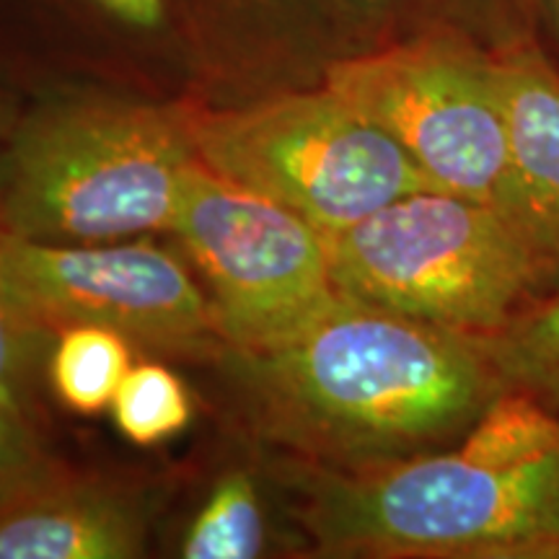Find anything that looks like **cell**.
I'll use <instances>...</instances> for the list:
<instances>
[{"mask_svg": "<svg viewBox=\"0 0 559 559\" xmlns=\"http://www.w3.org/2000/svg\"><path fill=\"white\" fill-rule=\"evenodd\" d=\"M324 241L345 298L472 337L500 330L559 272L519 221L443 190L404 194Z\"/></svg>", "mask_w": 559, "mask_h": 559, "instance_id": "cell-4", "label": "cell"}, {"mask_svg": "<svg viewBox=\"0 0 559 559\" xmlns=\"http://www.w3.org/2000/svg\"><path fill=\"white\" fill-rule=\"evenodd\" d=\"M306 523L332 555L559 559V417L502 389L449 451L321 474Z\"/></svg>", "mask_w": 559, "mask_h": 559, "instance_id": "cell-2", "label": "cell"}, {"mask_svg": "<svg viewBox=\"0 0 559 559\" xmlns=\"http://www.w3.org/2000/svg\"><path fill=\"white\" fill-rule=\"evenodd\" d=\"M321 83L386 130L438 190L498 207L534 234L510 166L492 47L464 32H423L340 55Z\"/></svg>", "mask_w": 559, "mask_h": 559, "instance_id": "cell-6", "label": "cell"}, {"mask_svg": "<svg viewBox=\"0 0 559 559\" xmlns=\"http://www.w3.org/2000/svg\"><path fill=\"white\" fill-rule=\"evenodd\" d=\"M492 50L515 185L531 228L559 260V70L523 34Z\"/></svg>", "mask_w": 559, "mask_h": 559, "instance_id": "cell-10", "label": "cell"}, {"mask_svg": "<svg viewBox=\"0 0 559 559\" xmlns=\"http://www.w3.org/2000/svg\"><path fill=\"white\" fill-rule=\"evenodd\" d=\"M24 412L0 402V498L47 469Z\"/></svg>", "mask_w": 559, "mask_h": 559, "instance_id": "cell-16", "label": "cell"}, {"mask_svg": "<svg viewBox=\"0 0 559 559\" xmlns=\"http://www.w3.org/2000/svg\"><path fill=\"white\" fill-rule=\"evenodd\" d=\"M355 16L370 24H389V21H412L409 37L423 32L451 29L445 11L459 0H342ZM453 32V29H451Z\"/></svg>", "mask_w": 559, "mask_h": 559, "instance_id": "cell-17", "label": "cell"}, {"mask_svg": "<svg viewBox=\"0 0 559 559\" xmlns=\"http://www.w3.org/2000/svg\"><path fill=\"white\" fill-rule=\"evenodd\" d=\"M111 412L124 438L138 445H156L187 428L192 402L177 373L158 362H140L124 376Z\"/></svg>", "mask_w": 559, "mask_h": 559, "instance_id": "cell-14", "label": "cell"}, {"mask_svg": "<svg viewBox=\"0 0 559 559\" xmlns=\"http://www.w3.org/2000/svg\"><path fill=\"white\" fill-rule=\"evenodd\" d=\"M104 16L138 34H156L166 26L171 0H88Z\"/></svg>", "mask_w": 559, "mask_h": 559, "instance_id": "cell-18", "label": "cell"}, {"mask_svg": "<svg viewBox=\"0 0 559 559\" xmlns=\"http://www.w3.org/2000/svg\"><path fill=\"white\" fill-rule=\"evenodd\" d=\"M549 11H551V19H555V26H557V34H559V0H547Z\"/></svg>", "mask_w": 559, "mask_h": 559, "instance_id": "cell-20", "label": "cell"}, {"mask_svg": "<svg viewBox=\"0 0 559 559\" xmlns=\"http://www.w3.org/2000/svg\"><path fill=\"white\" fill-rule=\"evenodd\" d=\"M192 109L70 96L21 115L0 179V228L55 243L171 230L198 160Z\"/></svg>", "mask_w": 559, "mask_h": 559, "instance_id": "cell-3", "label": "cell"}, {"mask_svg": "<svg viewBox=\"0 0 559 559\" xmlns=\"http://www.w3.org/2000/svg\"><path fill=\"white\" fill-rule=\"evenodd\" d=\"M198 158L313 223L353 226L404 194L438 190L386 130L324 83L228 109H192Z\"/></svg>", "mask_w": 559, "mask_h": 559, "instance_id": "cell-5", "label": "cell"}, {"mask_svg": "<svg viewBox=\"0 0 559 559\" xmlns=\"http://www.w3.org/2000/svg\"><path fill=\"white\" fill-rule=\"evenodd\" d=\"M143 542L135 502L52 466L0 498V559H124Z\"/></svg>", "mask_w": 559, "mask_h": 559, "instance_id": "cell-9", "label": "cell"}, {"mask_svg": "<svg viewBox=\"0 0 559 559\" xmlns=\"http://www.w3.org/2000/svg\"><path fill=\"white\" fill-rule=\"evenodd\" d=\"M39 337L41 334L19 317L0 288V402L16 412H24L26 373H29L32 347Z\"/></svg>", "mask_w": 559, "mask_h": 559, "instance_id": "cell-15", "label": "cell"}, {"mask_svg": "<svg viewBox=\"0 0 559 559\" xmlns=\"http://www.w3.org/2000/svg\"><path fill=\"white\" fill-rule=\"evenodd\" d=\"M502 389L521 391L559 417V293L528 300L500 330L479 334Z\"/></svg>", "mask_w": 559, "mask_h": 559, "instance_id": "cell-11", "label": "cell"}, {"mask_svg": "<svg viewBox=\"0 0 559 559\" xmlns=\"http://www.w3.org/2000/svg\"><path fill=\"white\" fill-rule=\"evenodd\" d=\"M132 342L107 326H70L58 332L50 379L62 404L94 415L111 407L132 368Z\"/></svg>", "mask_w": 559, "mask_h": 559, "instance_id": "cell-12", "label": "cell"}, {"mask_svg": "<svg viewBox=\"0 0 559 559\" xmlns=\"http://www.w3.org/2000/svg\"><path fill=\"white\" fill-rule=\"evenodd\" d=\"M264 547L260 492L247 472L226 474L181 542L187 559H249Z\"/></svg>", "mask_w": 559, "mask_h": 559, "instance_id": "cell-13", "label": "cell"}, {"mask_svg": "<svg viewBox=\"0 0 559 559\" xmlns=\"http://www.w3.org/2000/svg\"><path fill=\"white\" fill-rule=\"evenodd\" d=\"M16 124H19V115L13 111L9 96L0 91V179H3L5 156H9L11 138H13V130H16Z\"/></svg>", "mask_w": 559, "mask_h": 559, "instance_id": "cell-19", "label": "cell"}, {"mask_svg": "<svg viewBox=\"0 0 559 559\" xmlns=\"http://www.w3.org/2000/svg\"><path fill=\"white\" fill-rule=\"evenodd\" d=\"M171 234L205 275L221 334L236 353L275 347L345 298L313 223L200 158L187 169Z\"/></svg>", "mask_w": 559, "mask_h": 559, "instance_id": "cell-7", "label": "cell"}, {"mask_svg": "<svg viewBox=\"0 0 559 559\" xmlns=\"http://www.w3.org/2000/svg\"><path fill=\"white\" fill-rule=\"evenodd\" d=\"M239 360L264 428L334 469L438 451L502 391L477 337L349 298Z\"/></svg>", "mask_w": 559, "mask_h": 559, "instance_id": "cell-1", "label": "cell"}, {"mask_svg": "<svg viewBox=\"0 0 559 559\" xmlns=\"http://www.w3.org/2000/svg\"><path fill=\"white\" fill-rule=\"evenodd\" d=\"M0 288L37 334L107 326L174 353L226 345L190 270L148 239L55 243L0 228Z\"/></svg>", "mask_w": 559, "mask_h": 559, "instance_id": "cell-8", "label": "cell"}]
</instances>
